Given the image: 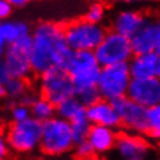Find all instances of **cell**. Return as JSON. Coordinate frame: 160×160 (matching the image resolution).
<instances>
[{
	"instance_id": "cell-1",
	"label": "cell",
	"mask_w": 160,
	"mask_h": 160,
	"mask_svg": "<svg viewBox=\"0 0 160 160\" xmlns=\"http://www.w3.org/2000/svg\"><path fill=\"white\" fill-rule=\"evenodd\" d=\"M71 52L65 41L62 23L43 21L31 29L30 62L34 75L39 76L56 65L64 67Z\"/></svg>"
},
{
	"instance_id": "cell-2",
	"label": "cell",
	"mask_w": 160,
	"mask_h": 160,
	"mask_svg": "<svg viewBox=\"0 0 160 160\" xmlns=\"http://www.w3.org/2000/svg\"><path fill=\"white\" fill-rule=\"evenodd\" d=\"M75 141L72 137L71 122L58 115L42 122L39 151L49 158L65 156L73 151Z\"/></svg>"
},
{
	"instance_id": "cell-3",
	"label": "cell",
	"mask_w": 160,
	"mask_h": 160,
	"mask_svg": "<svg viewBox=\"0 0 160 160\" xmlns=\"http://www.w3.org/2000/svg\"><path fill=\"white\" fill-rule=\"evenodd\" d=\"M103 23H94L84 18L73 19L64 25V35L71 50H95L107 33Z\"/></svg>"
},
{
	"instance_id": "cell-4",
	"label": "cell",
	"mask_w": 160,
	"mask_h": 160,
	"mask_svg": "<svg viewBox=\"0 0 160 160\" xmlns=\"http://www.w3.org/2000/svg\"><path fill=\"white\" fill-rule=\"evenodd\" d=\"M64 68L71 75L75 90H79L97 86L102 67L92 50H72Z\"/></svg>"
},
{
	"instance_id": "cell-5",
	"label": "cell",
	"mask_w": 160,
	"mask_h": 160,
	"mask_svg": "<svg viewBox=\"0 0 160 160\" xmlns=\"http://www.w3.org/2000/svg\"><path fill=\"white\" fill-rule=\"evenodd\" d=\"M38 92L53 105H58L64 99L73 97L75 86L65 68L56 65L39 75Z\"/></svg>"
},
{
	"instance_id": "cell-6",
	"label": "cell",
	"mask_w": 160,
	"mask_h": 160,
	"mask_svg": "<svg viewBox=\"0 0 160 160\" xmlns=\"http://www.w3.org/2000/svg\"><path fill=\"white\" fill-rule=\"evenodd\" d=\"M42 133V122L33 117L23 121L12 122L6 132V141L18 153H29L39 148Z\"/></svg>"
},
{
	"instance_id": "cell-7",
	"label": "cell",
	"mask_w": 160,
	"mask_h": 160,
	"mask_svg": "<svg viewBox=\"0 0 160 160\" xmlns=\"http://www.w3.org/2000/svg\"><path fill=\"white\" fill-rule=\"evenodd\" d=\"M130 80L132 75L128 62L106 65L101 68L97 88L101 94V98L114 102L118 98L126 97Z\"/></svg>"
},
{
	"instance_id": "cell-8",
	"label": "cell",
	"mask_w": 160,
	"mask_h": 160,
	"mask_svg": "<svg viewBox=\"0 0 160 160\" xmlns=\"http://www.w3.org/2000/svg\"><path fill=\"white\" fill-rule=\"evenodd\" d=\"M94 53L101 67L129 62L132 56L134 54L133 49H132L130 38L111 29L107 30L101 43L94 50Z\"/></svg>"
},
{
	"instance_id": "cell-9",
	"label": "cell",
	"mask_w": 160,
	"mask_h": 160,
	"mask_svg": "<svg viewBox=\"0 0 160 160\" xmlns=\"http://www.w3.org/2000/svg\"><path fill=\"white\" fill-rule=\"evenodd\" d=\"M31 54V34L17 39L12 43H8L3 54L7 68L10 71L11 78L29 79L33 73L30 62Z\"/></svg>"
},
{
	"instance_id": "cell-10",
	"label": "cell",
	"mask_w": 160,
	"mask_h": 160,
	"mask_svg": "<svg viewBox=\"0 0 160 160\" xmlns=\"http://www.w3.org/2000/svg\"><path fill=\"white\" fill-rule=\"evenodd\" d=\"M114 107L119 115L121 128L129 133L145 136L147 133V114L148 109L128 97L114 101Z\"/></svg>"
},
{
	"instance_id": "cell-11",
	"label": "cell",
	"mask_w": 160,
	"mask_h": 160,
	"mask_svg": "<svg viewBox=\"0 0 160 160\" xmlns=\"http://www.w3.org/2000/svg\"><path fill=\"white\" fill-rule=\"evenodd\" d=\"M113 151L117 160H153L155 155L145 136L129 132L118 133Z\"/></svg>"
},
{
	"instance_id": "cell-12",
	"label": "cell",
	"mask_w": 160,
	"mask_h": 160,
	"mask_svg": "<svg viewBox=\"0 0 160 160\" xmlns=\"http://www.w3.org/2000/svg\"><path fill=\"white\" fill-rule=\"evenodd\" d=\"M126 97L141 106L149 107L160 103V76L155 78H132Z\"/></svg>"
},
{
	"instance_id": "cell-13",
	"label": "cell",
	"mask_w": 160,
	"mask_h": 160,
	"mask_svg": "<svg viewBox=\"0 0 160 160\" xmlns=\"http://www.w3.org/2000/svg\"><path fill=\"white\" fill-rule=\"evenodd\" d=\"M148 15L134 8H122L115 11L110 21V29L130 38L144 25Z\"/></svg>"
},
{
	"instance_id": "cell-14",
	"label": "cell",
	"mask_w": 160,
	"mask_h": 160,
	"mask_svg": "<svg viewBox=\"0 0 160 160\" xmlns=\"http://www.w3.org/2000/svg\"><path fill=\"white\" fill-rule=\"evenodd\" d=\"M86 113L91 125H102L117 130L121 128L119 115L114 107V103L107 99L101 98L94 105L87 107Z\"/></svg>"
},
{
	"instance_id": "cell-15",
	"label": "cell",
	"mask_w": 160,
	"mask_h": 160,
	"mask_svg": "<svg viewBox=\"0 0 160 160\" xmlns=\"http://www.w3.org/2000/svg\"><path fill=\"white\" fill-rule=\"evenodd\" d=\"M132 49L134 54L156 52L158 45V25L156 18L148 15L144 25L130 37Z\"/></svg>"
},
{
	"instance_id": "cell-16",
	"label": "cell",
	"mask_w": 160,
	"mask_h": 160,
	"mask_svg": "<svg viewBox=\"0 0 160 160\" xmlns=\"http://www.w3.org/2000/svg\"><path fill=\"white\" fill-rule=\"evenodd\" d=\"M132 78L160 76V54L158 52L133 54L128 62Z\"/></svg>"
},
{
	"instance_id": "cell-17",
	"label": "cell",
	"mask_w": 160,
	"mask_h": 160,
	"mask_svg": "<svg viewBox=\"0 0 160 160\" xmlns=\"http://www.w3.org/2000/svg\"><path fill=\"white\" fill-rule=\"evenodd\" d=\"M117 137V129H111L102 125H91L87 141L92 147L95 155H107L114 149Z\"/></svg>"
},
{
	"instance_id": "cell-18",
	"label": "cell",
	"mask_w": 160,
	"mask_h": 160,
	"mask_svg": "<svg viewBox=\"0 0 160 160\" xmlns=\"http://www.w3.org/2000/svg\"><path fill=\"white\" fill-rule=\"evenodd\" d=\"M0 33L7 41V43H12L17 39L31 34V27L29 23L23 21H12V19H6L0 23Z\"/></svg>"
},
{
	"instance_id": "cell-19",
	"label": "cell",
	"mask_w": 160,
	"mask_h": 160,
	"mask_svg": "<svg viewBox=\"0 0 160 160\" xmlns=\"http://www.w3.org/2000/svg\"><path fill=\"white\" fill-rule=\"evenodd\" d=\"M82 114H86V107L76 99L75 95L64 99L62 102L56 105V115H58V117L67 119L69 122Z\"/></svg>"
},
{
	"instance_id": "cell-20",
	"label": "cell",
	"mask_w": 160,
	"mask_h": 160,
	"mask_svg": "<svg viewBox=\"0 0 160 160\" xmlns=\"http://www.w3.org/2000/svg\"><path fill=\"white\" fill-rule=\"evenodd\" d=\"M30 111L31 117L38 119L39 122H43L56 115V105H53L50 101H48L46 98L39 95L37 101L30 106Z\"/></svg>"
},
{
	"instance_id": "cell-21",
	"label": "cell",
	"mask_w": 160,
	"mask_h": 160,
	"mask_svg": "<svg viewBox=\"0 0 160 160\" xmlns=\"http://www.w3.org/2000/svg\"><path fill=\"white\" fill-rule=\"evenodd\" d=\"M145 137L153 141H160V103L148 109Z\"/></svg>"
},
{
	"instance_id": "cell-22",
	"label": "cell",
	"mask_w": 160,
	"mask_h": 160,
	"mask_svg": "<svg viewBox=\"0 0 160 160\" xmlns=\"http://www.w3.org/2000/svg\"><path fill=\"white\" fill-rule=\"evenodd\" d=\"M6 88V98H8L12 102H18L22 98V95L29 90L27 79L21 78H10V80L4 84Z\"/></svg>"
},
{
	"instance_id": "cell-23",
	"label": "cell",
	"mask_w": 160,
	"mask_h": 160,
	"mask_svg": "<svg viewBox=\"0 0 160 160\" xmlns=\"http://www.w3.org/2000/svg\"><path fill=\"white\" fill-rule=\"evenodd\" d=\"M90 128H91V122L88 121V118H87V113L79 115V117H76L75 119H72L71 130H72V137H73L75 144L87 140Z\"/></svg>"
},
{
	"instance_id": "cell-24",
	"label": "cell",
	"mask_w": 160,
	"mask_h": 160,
	"mask_svg": "<svg viewBox=\"0 0 160 160\" xmlns=\"http://www.w3.org/2000/svg\"><path fill=\"white\" fill-rule=\"evenodd\" d=\"M75 97L87 109L88 106L94 105L95 102H98L101 99V94H99L97 86H91V87L75 90Z\"/></svg>"
},
{
	"instance_id": "cell-25",
	"label": "cell",
	"mask_w": 160,
	"mask_h": 160,
	"mask_svg": "<svg viewBox=\"0 0 160 160\" xmlns=\"http://www.w3.org/2000/svg\"><path fill=\"white\" fill-rule=\"evenodd\" d=\"M83 18L94 23H103L106 18V6L102 2H92L87 7Z\"/></svg>"
},
{
	"instance_id": "cell-26",
	"label": "cell",
	"mask_w": 160,
	"mask_h": 160,
	"mask_svg": "<svg viewBox=\"0 0 160 160\" xmlns=\"http://www.w3.org/2000/svg\"><path fill=\"white\" fill-rule=\"evenodd\" d=\"M11 102V107H10V115H11V119L12 122H19V121H23V119L31 117V111H30V107L23 105L21 102Z\"/></svg>"
},
{
	"instance_id": "cell-27",
	"label": "cell",
	"mask_w": 160,
	"mask_h": 160,
	"mask_svg": "<svg viewBox=\"0 0 160 160\" xmlns=\"http://www.w3.org/2000/svg\"><path fill=\"white\" fill-rule=\"evenodd\" d=\"M73 153H75V158L78 160H90L91 158H94L95 156L92 147L90 145V142L87 141V140L75 144Z\"/></svg>"
},
{
	"instance_id": "cell-28",
	"label": "cell",
	"mask_w": 160,
	"mask_h": 160,
	"mask_svg": "<svg viewBox=\"0 0 160 160\" xmlns=\"http://www.w3.org/2000/svg\"><path fill=\"white\" fill-rule=\"evenodd\" d=\"M12 11H14V7L10 4L8 0H0V19L2 21L10 19Z\"/></svg>"
},
{
	"instance_id": "cell-29",
	"label": "cell",
	"mask_w": 160,
	"mask_h": 160,
	"mask_svg": "<svg viewBox=\"0 0 160 160\" xmlns=\"http://www.w3.org/2000/svg\"><path fill=\"white\" fill-rule=\"evenodd\" d=\"M38 97H39V94H37L35 91H33V90H30V88H29L25 94L22 95V98L19 99L18 102H21V103H23V105H26V106H29V107H30L35 101H37V98H38Z\"/></svg>"
},
{
	"instance_id": "cell-30",
	"label": "cell",
	"mask_w": 160,
	"mask_h": 160,
	"mask_svg": "<svg viewBox=\"0 0 160 160\" xmlns=\"http://www.w3.org/2000/svg\"><path fill=\"white\" fill-rule=\"evenodd\" d=\"M10 78H11V75H10L8 68H7L3 57H0V83H2V84H6V83L10 80Z\"/></svg>"
},
{
	"instance_id": "cell-31",
	"label": "cell",
	"mask_w": 160,
	"mask_h": 160,
	"mask_svg": "<svg viewBox=\"0 0 160 160\" xmlns=\"http://www.w3.org/2000/svg\"><path fill=\"white\" fill-rule=\"evenodd\" d=\"M8 155V144L6 141V137L0 133V160H4Z\"/></svg>"
},
{
	"instance_id": "cell-32",
	"label": "cell",
	"mask_w": 160,
	"mask_h": 160,
	"mask_svg": "<svg viewBox=\"0 0 160 160\" xmlns=\"http://www.w3.org/2000/svg\"><path fill=\"white\" fill-rule=\"evenodd\" d=\"M10 4L14 7V8H22V7L27 6L31 0H8Z\"/></svg>"
},
{
	"instance_id": "cell-33",
	"label": "cell",
	"mask_w": 160,
	"mask_h": 160,
	"mask_svg": "<svg viewBox=\"0 0 160 160\" xmlns=\"http://www.w3.org/2000/svg\"><path fill=\"white\" fill-rule=\"evenodd\" d=\"M7 41L4 39V37H3V34L0 33V57H3V54H4V52H6V48H7Z\"/></svg>"
},
{
	"instance_id": "cell-34",
	"label": "cell",
	"mask_w": 160,
	"mask_h": 160,
	"mask_svg": "<svg viewBox=\"0 0 160 160\" xmlns=\"http://www.w3.org/2000/svg\"><path fill=\"white\" fill-rule=\"evenodd\" d=\"M121 4H134V3H144V2H152V0H115Z\"/></svg>"
},
{
	"instance_id": "cell-35",
	"label": "cell",
	"mask_w": 160,
	"mask_h": 160,
	"mask_svg": "<svg viewBox=\"0 0 160 160\" xmlns=\"http://www.w3.org/2000/svg\"><path fill=\"white\" fill-rule=\"evenodd\" d=\"M6 98V88H4V84L0 83V102Z\"/></svg>"
},
{
	"instance_id": "cell-36",
	"label": "cell",
	"mask_w": 160,
	"mask_h": 160,
	"mask_svg": "<svg viewBox=\"0 0 160 160\" xmlns=\"http://www.w3.org/2000/svg\"><path fill=\"white\" fill-rule=\"evenodd\" d=\"M90 160H110L109 158H106L105 155H95L94 158H91Z\"/></svg>"
},
{
	"instance_id": "cell-37",
	"label": "cell",
	"mask_w": 160,
	"mask_h": 160,
	"mask_svg": "<svg viewBox=\"0 0 160 160\" xmlns=\"http://www.w3.org/2000/svg\"><path fill=\"white\" fill-rule=\"evenodd\" d=\"M2 22H3V21H2V19H0V23H2Z\"/></svg>"
}]
</instances>
